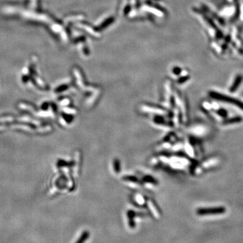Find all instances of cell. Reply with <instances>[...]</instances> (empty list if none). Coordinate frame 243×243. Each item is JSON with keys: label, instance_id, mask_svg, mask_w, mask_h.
Here are the masks:
<instances>
[{"label": "cell", "instance_id": "1", "mask_svg": "<svg viewBox=\"0 0 243 243\" xmlns=\"http://www.w3.org/2000/svg\"><path fill=\"white\" fill-rule=\"evenodd\" d=\"M209 95L215 99L219 100V101H221L227 102V103H229L231 104H234V105L238 106V108L243 110V102L238 101V100H236L235 99H233V98H232V97H228V96H226L224 95L219 94V93H216V92L210 93Z\"/></svg>", "mask_w": 243, "mask_h": 243}, {"label": "cell", "instance_id": "2", "mask_svg": "<svg viewBox=\"0 0 243 243\" xmlns=\"http://www.w3.org/2000/svg\"><path fill=\"white\" fill-rule=\"evenodd\" d=\"M226 212V209L223 207H217L211 208H201L199 209L197 211V214L201 216L204 215H215V214H222Z\"/></svg>", "mask_w": 243, "mask_h": 243}, {"label": "cell", "instance_id": "3", "mask_svg": "<svg viewBox=\"0 0 243 243\" xmlns=\"http://www.w3.org/2000/svg\"><path fill=\"white\" fill-rule=\"evenodd\" d=\"M242 121V119L241 117L237 116V117H234V118H225V120L223 121V125H230V124H237L240 123Z\"/></svg>", "mask_w": 243, "mask_h": 243}, {"label": "cell", "instance_id": "4", "mask_svg": "<svg viewBox=\"0 0 243 243\" xmlns=\"http://www.w3.org/2000/svg\"><path fill=\"white\" fill-rule=\"evenodd\" d=\"M242 80V76H240V75H238L237 77L236 78V79H235V80H234L233 84H232L231 87H230V92H231V93L235 92V91L238 89V87H239L240 84H241Z\"/></svg>", "mask_w": 243, "mask_h": 243}, {"label": "cell", "instance_id": "5", "mask_svg": "<svg viewBox=\"0 0 243 243\" xmlns=\"http://www.w3.org/2000/svg\"><path fill=\"white\" fill-rule=\"evenodd\" d=\"M216 113L219 116H220L221 118H222L225 119V118H226L227 116H228L227 111L224 110V109H222V108L219 109V110H217Z\"/></svg>", "mask_w": 243, "mask_h": 243}]
</instances>
